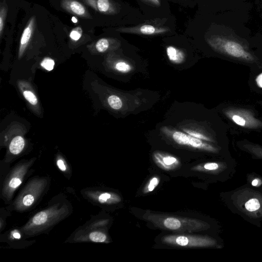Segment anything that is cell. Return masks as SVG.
<instances>
[{"instance_id":"cell-1","label":"cell","mask_w":262,"mask_h":262,"mask_svg":"<svg viewBox=\"0 0 262 262\" xmlns=\"http://www.w3.org/2000/svg\"><path fill=\"white\" fill-rule=\"evenodd\" d=\"M207 41L215 50L229 57L248 62L254 61L255 56L249 51L248 42L234 31L225 27L221 33L213 34Z\"/></svg>"},{"instance_id":"cell-2","label":"cell","mask_w":262,"mask_h":262,"mask_svg":"<svg viewBox=\"0 0 262 262\" xmlns=\"http://www.w3.org/2000/svg\"><path fill=\"white\" fill-rule=\"evenodd\" d=\"M70 205L58 203L36 213L21 228L22 232L31 236L42 233L70 214Z\"/></svg>"},{"instance_id":"cell-3","label":"cell","mask_w":262,"mask_h":262,"mask_svg":"<svg viewBox=\"0 0 262 262\" xmlns=\"http://www.w3.org/2000/svg\"><path fill=\"white\" fill-rule=\"evenodd\" d=\"M49 185L45 177L32 179L24 187L12 204V210L23 212L30 210L40 201Z\"/></svg>"},{"instance_id":"cell-4","label":"cell","mask_w":262,"mask_h":262,"mask_svg":"<svg viewBox=\"0 0 262 262\" xmlns=\"http://www.w3.org/2000/svg\"><path fill=\"white\" fill-rule=\"evenodd\" d=\"M31 167L30 163H21L14 166L4 179L1 196L9 202L12 198L15 191L22 184Z\"/></svg>"},{"instance_id":"cell-5","label":"cell","mask_w":262,"mask_h":262,"mask_svg":"<svg viewBox=\"0 0 262 262\" xmlns=\"http://www.w3.org/2000/svg\"><path fill=\"white\" fill-rule=\"evenodd\" d=\"M226 117L237 125L256 128L262 126V122L256 118L250 111L235 107H229L224 111Z\"/></svg>"},{"instance_id":"cell-6","label":"cell","mask_w":262,"mask_h":262,"mask_svg":"<svg viewBox=\"0 0 262 262\" xmlns=\"http://www.w3.org/2000/svg\"><path fill=\"white\" fill-rule=\"evenodd\" d=\"M117 31L124 33L151 35L166 33L169 29L168 27L145 24L134 27H121L117 29Z\"/></svg>"},{"instance_id":"cell-7","label":"cell","mask_w":262,"mask_h":262,"mask_svg":"<svg viewBox=\"0 0 262 262\" xmlns=\"http://www.w3.org/2000/svg\"><path fill=\"white\" fill-rule=\"evenodd\" d=\"M35 17H32L29 20L27 26L25 28L20 40L19 49V56H21L26 48L27 47L33 34L34 30Z\"/></svg>"},{"instance_id":"cell-8","label":"cell","mask_w":262,"mask_h":262,"mask_svg":"<svg viewBox=\"0 0 262 262\" xmlns=\"http://www.w3.org/2000/svg\"><path fill=\"white\" fill-rule=\"evenodd\" d=\"M172 137L179 144L189 145L194 147H200L203 144L201 140L189 137L180 132H175L172 135Z\"/></svg>"},{"instance_id":"cell-9","label":"cell","mask_w":262,"mask_h":262,"mask_svg":"<svg viewBox=\"0 0 262 262\" xmlns=\"http://www.w3.org/2000/svg\"><path fill=\"white\" fill-rule=\"evenodd\" d=\"M62 6L69 12L80 17H86L87 11L80 3L75 0H66L62 3Z\"/></svg>"},{"instance_id":"cell-10","label":"cell","mask_w":262,"mask_h":262,"mask_svg":"<svg viewBox=\"0 0 262 262\" xmlns=\"http://www.w3.org/2000/svg\"><path fill=\"white\" fill-rule=\"evenodd\" d=\"M25 146V140L21 136H16L11 141L9 145V151L14 155H17L20 154Z\"/></svg>"},{"instance_id":"cell-11","label":"cell","mask_w":262,"mask_h":262,"mask_svg":"<svg viewBox=\"0 0 262 262\" xmlns=\"http://www.w3.org/2000/svg\"><path fill=\"white\" fill-rule=\"evenodd\" d=\"M97 8L101 12L104 13H114L116 9L110 0H97Z\"/></svg>"},{"instance_id":"cell-12","label":"cell","mask_w":262,"mask_h":262,"mask_svg":"<svg viewBox=\"0 0 262 262\" xmlns=\"http://www.w3.org/2000/svg\"><path fill=\"white\" fill-rule=\"evenodd\" d=\"M166 52L169 60L173 62H181L183 58V52L172 46L168 47Z\"/></svg>"},{"instance_id":"cell-13","label":"cell","mask_w":262,"mask_h":262,"mask_svg":"<svg viewBox=\"0 0 262 262\" xmlns=\"http://www.w3.org/2000/svg\"><path fill=\"white\" fill-rule=\"evenodd\" d=\"M88 238L91 241L93 242L103 243L106 241V236L102 232L94 230L89 233Z\"/></svg>"},{"instance_id":"cell-14","label":"cell","mask_w":262,"mask_h":262,"mask_svg":"<svg viewBox=\"0 0 262 262\" xmlns=\"http://www.w3.org/2000/svg\"><path fill=\"white\" fill-rule=\"evenodd\" d=\"M164 226L169 229H179L181 225L180 221L174 217H168L164 221Z\"/></svg>"},{"instance_id":"cell-15","label":"cell","mask_w":262,"mask_h":262,"mask_svg":"<svg viewBox=\"0 0 262 262\" xmlns=\"http://www.w3.org/2000/svg\"><path fill=\"white\" fill-rule=\"evenodd\" d=\"M245 206L246 209L249 212L255 211L260 207V203L256 198H253L248 201Z\"/></svg>"},{"instance_id":"cell-16","label":"cell","mask_w":262,"mask_h":262,"mask_svg":"<svg viewBox=\"0 0 262 262\" xmlns=\"http://www.w3.org/2000/svg\"><path fill=\"white\" fill-rule=\"evenodd\" d=\"M110 106L113 109L119 110L122 106V102L120 98L116 95H111L107 99Z\"/></svg>"},{"instance_id":"cell-17","label":"cell","mask_w":262,"mask_h":262,"mask_svg":"<svg viewBox=\"0 0 262 262\" xmlns=\"http://www.w3.org/2000/svg\"><path fill=\"white\" fill-rule=\"evenodd\" d=\"M244 147L256 157L262 158V147L255 144H246Z\"/></svg>"},{"instance_id":"cell-18","label":"cell","mask_w":262,"mask_h":262,"mask_svg":"<svg viewBox=\"0 0 262 262\" xmlns=\"http://www.w3.org/2000/svg\"><path fill=\"white\" fill-rule=\"evenodd\" d=\"M109 46L110 42L108 39L102 38L97 41L96 48L98 52H104L108 49Z\"/></svg>"},{"instance_id":"cell-19","label":"cell","mask_w":262,"mask_h":262,"mask_svg":"<svg viewBox=\"0 0 262 262\" xmlns=\"http://www.w3.org/2000/svg\"><path fill=\"white\" fill-rule=\"evenodd\" d=\"M23 95L25 99L31 104L35 105L37 104V99L35 94L32 92L25 90L23 92Z\"/></svg>"},{"instance_id":"cell-20","label":"cell","mask_w":262,"mask_h":262,"mask_svg":"<svg viewBox=\"0 0 262 262\" xmlns=\"http://www.w3.org/2000/svg\"><path fill=\"white\" fill-rule=\"evenodd\" d=\"M82 30L80 27H76L73 29L70 33V37L74 41L78 40L81 37Z\"/></svg>"},{"instance_id":"cell-21","label":"cell","mask_w":262,"mask_h":262,"mask_svg":"<svg viewBox=\"0 0 262 262\" xmlns=\"http://www.w3.org/2000/svg\"><path fill=\"white\" fill-rule=\"evenodd\" d=\"M54 61L50 58H45L41 62L40 65L47 71L52 70L54 66Z\"/></svg>"},{"instance_id":"cell-22","label":"cell","mask_w":262,"mask_h":262,"mask_svg":"<svg viewBox=\"0 0 262 262\" xmlns=\"http://www.w3.org/2000/svg\"><path fill=\"white\" fill-rule=\"evenodd\" d=\"M111 196V195L107 192H104L100 194L97 196H91V198L92 200H94V201L97 200V201L100 204H103L106 202L107 200H108Z\"/></svg>"},{"instance_id":"cell-23","label":"cell","mask_w":262,"mask_h":262,"mask_svg":"<svg viewBox=\"0 0 262 262\" xmlns=\"http://www.w3.org/2000/svg\"><path fill=\"white\" fill-rule=\"evenodd\" d=\"M116 69L122 72H127L131 69L130 66L124 62H119L116 64Z\"/></svg>"},{"instance_id":"cell-24","label":"cell","mask_w":262,"mask_h":262,"mask_svg":"<svg viewBox=\"0 0 262 262\" xmlns=\"http://www.w3.org/2000/svg\"><path fill=\"white\" fill-rule=\"evenodd\" d=\"M6 15V9L5 7L2 8L0 12V35L2 36L4 27L5 20Z\"/></svg>"},{"instance_id":"cell-25","label":"cell","mask_w":262,"mask_h":262,"mask_svg":"<svg viewBox=\"0 0 262 262\" xmlns=\"http://www.w3.org/2000/svg\"><path fill=\"white\" fill-rule=\"evenodd\" d=\"M176 241L178 245L182 246H186L189 243L188 238L184 236H178Z\"/></svg>"},{"instance_id":"cell-26","label":"cell","mask_w":262,"mask_h":262,"mask_svg":"<svg viewBox=\"0 0 262 262\" xmlns=\"http://www.w3.org/2000/svg\"><path fill=\"white\" fill-rule=\"evenodd\" d=\"M186 132L188 133L189 135H191L193 137H196V138L201 139L208 141L210 140V139L208 137L199 133H198L191 130H187Z\"/></svg>"},{"instance_id":"cell-27","label":"cell","mask_w":262,"mask_h":262,"mask_svg":"<svg viewBox=\"0 0 262 262\" xmlns=\"http://www.w3.org/2000/svg\"><path fill=\"white\" fill-rule=\"evenodd\" d=\"M56 164L58 168L62 172H66L67 170V166L65 164V162L61 159H58L56 161Z\"/></svg>"},{"instance_id":"cell-28","label":"cell","mask_w":262,"mask_h":262,"mask_svg":"<svg viewBox=\"0 0 262 262\" xmlns=\"http://www.w3.org/2000/svg\"><path fill=\"white\" fill-rule=\"evenodd\" d=\"M219 167V165L216 163H206L204 165V168L206 169L213 170L217 169Z\"/></svg>"},{"instance_id":"cell-29","label":"cell","mask_w":262,"mask_h":262,"mask_svg":"<svg viewBox=\"0 0 262 262\" xmlns=\"http://www.w3.org/2000/svg\"><path fill=\"white\" fill-rule=\"evenodd\" d=\"M149 5L153 6L159 7L161 6L160 0H142Z\"/></svg>"},{"instance_id":"cell-30","label":"cell","mask_w":262,"mask_h":262,"mask_svg":"<svg viewBox=\"0 0 262 262\" xmlns=\"http://www.w3.org/2000/svg\"><path fill=\"white\" fill-rule=\"evenodd\" d=\"M163 161L167 165H170L176 161V158L171 157H166L164 158Z\"/></svg>"},{"instance_id":"cell-31","label":"cell","mask_w":262,"mask_h":262,"mask_svg":"<svg viewBox=\"0 0 262 262\" xmlns=\"http://www.w3.org/2000/svg\"><path fill=\"white\" fill-rule=\"evenodd\" d=\"M157 183H158L157 179L155 178H153L150 182V184L148 186V190L149 191H152L154 189V188H155V186L157 185Z\"/></svg>"},{"instance_id":"cell-32","label":"cell","mask_w":262,"mask_h":262,"mask_svg":"<svg viewBox=\"0 0 262 262\" xmlns=\"http://www.w3.org/2000/svg\"><path fill=\"white\" fill-rule=\"evenodd\" d=\"M255 82L258 87L262 88V73L257 76L255 78Z\"/></svg>"},{"instance_id":"cell-33","label":"cell","mask_w":262,"mask_h":262,"mask_svg":"<svg viewBox=\"0 0 262 262\" xmlns=\"http://www.w3.org/2000/svg\"><path fill=\"white\" fill-rule=\"evenodd\" d=\"M12 236L16 239H19L21 237V235L17 231H14L12 234Z\"/></svg>"},{"instance_id":"cell-34","label":"cell","mask_w":262,"mask_h":262,"mask_svg":"<svg viewBox=\"0 0 262 262\" xmlns=\"http://www.w3.org/2000/svg\"><path fill=\"white\" fill-rule=\"evenodd\" d=\"M258 183L257 180H254L252 182V184L253 186H256Z\"/></svg>"},{"instance_id":"cell-35","label":"cell","mask_w":262,"mask_h":262,"mask_svg":"<svg viewBox=\"0 0 262 262\" xmlns=\"http://www.w3.org/2000/svg\"><path fill=\"white\" fill-rule=\"evenodd\" d=\"M72 20L73 23H76L77 22V18L75 17V16H73L72 18Z\"/></svg>"},{"instance_id":"cell-36","label":"cell","mask_w":262,"mask_h":262,"mask_svg":"<svg viewBox=\"0 0 262 262\" xmlns=\"http://www.w3.org/2000/svg\"><path fill=\"white\" fill-rule=\"evenodd\" d=\"M180 1H185V0H180Z\"/></svg>"}]
</instances>
